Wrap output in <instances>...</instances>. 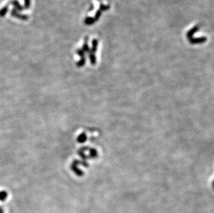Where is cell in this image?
I'll return each instance as SVG.
<instances>
[]
</instances>
